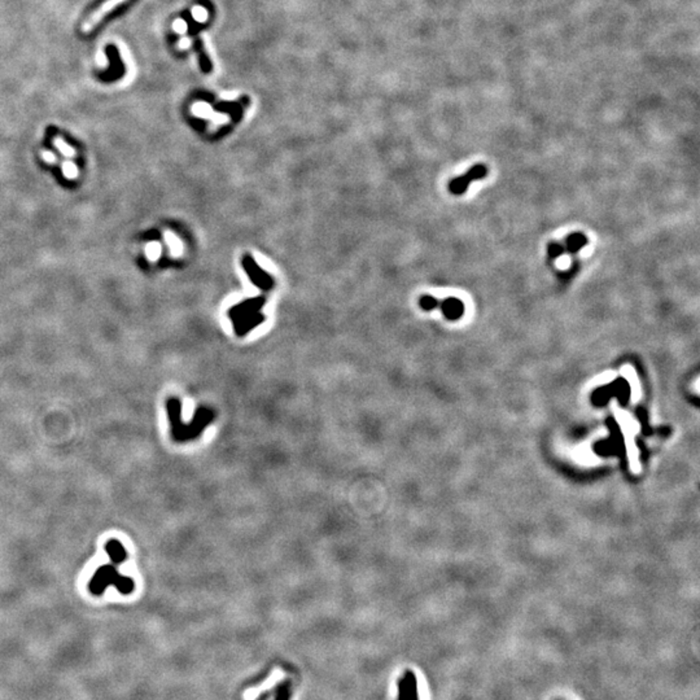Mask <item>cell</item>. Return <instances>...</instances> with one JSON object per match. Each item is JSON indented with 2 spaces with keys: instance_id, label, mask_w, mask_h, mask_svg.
<instances>
[{
  "instance_id": "1",
  "label": "cell",
  "mask_w": 700,
  "mask_h": 700,
  "mask_svg": "<svg viewBox=\"0 0 700 700\" xmlns=\"http://www.w3.org/2000/svg\"><path fill=\"white\" fill-rule=\"evenodd\" d=\"M167 414L170 423V436L176 444H186L198 440L207 425L213 423L217 418L214 409L201 406L195 413L194 419L189 423H185L182 419V402L177 397H170L167 401Z\"/></svg>"
},
{
  "instance_id": "2",
  "label": "cell",
  "mask_w": 700,
  "mask_h": 700,
  "mask_svg": "<svg viewBox=\"0 0 700 700\" xmlns=\"http://www.w3.org/2000/svg\"><path fill=\"white\" fill-rule=\"evenodd\" d=\"M266 304L265 297L248 298L228 310V316L232 322L235 334L240 337L248 335L253 328L264 323L266 316L261 313L262 306Z\"/></svg>"
},
{
  "instance_id": "3",
  "label": "cell",
  "mask_w": 700,
  "mask_h": 700,
  "mask_svg": "<svg viewBox=\"0 0 700 700\" xmlns=\"http://www.w3.org/2000/svg\"><path fill=\"white\" fill-rule=\"evenodd\" d=\"M108 586H114L122 595H130L135 590V582L128 576H123L113 565H101L89 582V592L92 595H103Z\"/></svg>"
},
{
  "instance_id": "4",
  "label": "cell",
  "mask_w": 700,
  "mask_h": 700,
  "mask_svg": "<svg viewBox=\"0 0 700 700\" xmlns=\"http://www.w3.org/2000/svg\"><path fill=\"white\" fill-rule=\"evenodd\" d=\"M241 266L244 271L247 273L248 278L250 282L262 291H271L274 288V279L270 274H267L265 270H262L261 266L253 259V257L246 255L241 257Z\"/></svg>"
},
{
  "instance_id": "5",
  "label": "cell",
  "mask_w": 700,
  "mask_h": 700,
  "mask_svg": "<svg viewBox=\"0 0 700 700\" xmlns=\"http://www.w3.org/2000/svg\"><path fill=\"white\" fill-rule=\"evenodd\" d=\"M488 176V168L483 164H477L470 169L462 177L455 178L449 183V191L453 195H463L468 189L470 183L475 180H480Z\"/></svg>"
},
{
  "instance_id": "6",
  "label": "cell",
  "mask_w": 700,
  "mask_h": 700,
  "mask_svg": "<svg viewBox=\"0 0 700 700\" xmlns=\"http://www.w3.org/2000/svg\"><path fill=\"white\" fill-rule=\"evenodd\" d=\"M126 0H105L100 7L96 8V10H94L89 17L86 19V21L83 22L82 25V31L85 34H89L92 31V29L95 26H98L101 20L110 13L112 10H114V8H117L119 6H121L122 3H125Z\"/></svg>"
},
{
  "instance_id": "7",
  "label": "cell",
  "mask_w": 700,
  "mask_h": 700,
  "mask_svg": "<svg viewBox=\"0 0 700 700\" xmlns=\"http://www.w3.org/2000/svg\"><path fill=\"white\" fill-rule=\"evenodd\" d=\"M398 700H419L418 682L411 671L404 672L402 678L398 682Z\"/></svg>"
},
{
  "instance_id": "8",
  "label": "cell",
  "mask_w": 700,
  "mask_h": 700,
  "mask_svg": "<svg viewBox=\"0 0 700 700\" xmlns=\"http://www.w3.org/2000/svg\"><path fill=\"white\" fill-rule=\"evenodd\" d=\"M437 307L441 310L445 318L452 322L461 319L464 314V304L456 297H447L443 301L438 300Z\"/></svg>"
},
{
  "instance_id": "9",
  "label": "cell",
  "mask_w": 700,
  "mask_h": 700,
  "mask_svg": "<svg viewBox=\"0 0 700 700\" xmlns=\"http://www.w3.org/2000/svg\"><path fill=\"white\" fill-rule=\"evenodd\" d=\"M105 552L108 554L109 559L114 564H122L128 559V552L125 546L116 538H112L105 543Z\"/></svg>"
},
{
  "instance_id": "10",
  "label": "cell",
  "mask_w": 700,
  "mask_h": 700,
  "mask_svg": "<svg viewBox=\"0 0 700 700\" xmlns=\"http://www.w3.org/2000/svg\"><path fill=\"white\" fill-rule=\"evenodd\" d=\"M586 244H588V237H585L581 232H574V234H571V235L565 237L563 246L565 248V252L577 253Z\"/></svg>"
},
{
  "instance_id": "11",
  "label": "cell",
  "mask_w": 700,
  "mask_h": 700,
  "mask_svg": "<svg viewBox=\"0 0 700 700\" xmlns=\"http://www.w3.org/2000/svg\"><path fill=\"white\" fill-rule=\"evenodd\" d=\"M437 305H438V300L434 296H425L420 297L419 298V306L425 310V311H429V310H434V309H437Z\"/></svg>"
},
{
  "instance_id": "12",
  "label": "cell",
  "mask_w": 700,
  "mask_h": 700,
  "mask_svg": "<svg viewBox=\"0 0 700 700\" xmlns=\"http://www.w3.org/2000/svg\"><path fill=\"white\" fill-rule=\"evenodd\" d=\"M53 144H55V147L59 149L60 152H61L64 156H67V157H74V155H76L74 149L70 148L69 146H68V144H67L62 139H53Z\"/></svg>"
},
{
  "instance_id": "13",
  "label": "cell",
  "mask_w": 700,
  "mask_h": 700,
  "mask_svg": "<svg viewBox=\"0 0 700 700\" xmlns=\"http://www.w3.org/2000/svg\"><path fill=\"white\" fill-rule=\"evenodd\" d=\"M119 47L121 49V56H122V60L128 68V73H134V61L131 59V55L128 52L126 46L123 43H119Z\"/></svg>"
},
{
  "instance_id": "14",
  "label": "cell",
  "mask_w": 700,
  "mask_h": 700,
  "mask_svg": "<svg viewBox=\"0 0 700 700\" xmlns=\"http://www.w3.org/2000/svg\"><path fill=\"white\" fill-rule=\"evenodd\" d=\"M547 250H549V256L552 258H558L565 253V248L561 243H552Z\"/></svg>"
},
{
  "instance_id": "15",
  "label": "cell",
  "mask_w": 700,
  "mask_h": 700,
  "mask_svg": "<svg viewBox=\"0 0 700 700\" xmlns=\"http://www.w3.org/2000/svg\"><path fill=\"white\" fill-rule=\"evenodd\" d=\"M192 16L198 22H205L207 20V10L204 7L196 6L192 8Z\"/></svg>"
},
{
  "instance_id": "16",
  "label": "cell",
  "mask_w": 700,
  "mask_h": 700,
  "mask_svg": "<svg viewBox=\"0 0 700 700\" xmlns=\"http://www.w3.org/2000/svg\"><path fill=\"white\" fill-rule=\"evenodd\" d=\"M62 171H64L65 177L69 178V179H74L78 176V169L73 162H65L62 167Z\"/></svg>"
},
{
  "instance_id": "17",
  "label": "cell",
  "mask_w": 700,
  "mask_h": 700,
  "mask_svg": "<svg viewBox=\"0 0 700 700\" xmlns=\"http://www.w3.org/2000/svg\"><path fill=\"white\" fill-rule=\"evenodd\" d=\"M173 29L176 30L178 34H185L187 31V24L183 20H177L173 24Z\"/></svg>"
},
{
  "instance_id": "18",
  "label": "cell",
  "mask_w": 700,
  "mask_h": 700,
  "mask_svg": "<svg viewBox=\"0 0 700 700\" xmlns=\"http://www.w3.org/2000/svg\"><path fill=\"white\" fill-rule=\"evenodd\" d=\"M96 61H98V65L101 67V68L108 67V59H107V55H105L103 51H99L98 58H96Z\"/></svg>"
},
{
  "instance_id": "19",
  "label": "cell",
  "mask_w": 700,
  "mask_h": 700,
  "mask_svg": "<svg viewBox=\"0 0 700 700\" xmlns=\"http://www.w3.org/2000/svg\"><path fill=\"white\" fill-rule=\"evenodd\" d=\"M158 253H160V250H158V246L157 244H156V243H153V244H151V246H148V249H147V255H148V257L149 258H151V259H155V258H156V257L158 256Z\"/></svg>"
},
{
  "instance_id": "20",
  "label": "cell",
  "mask_w": 700,
  "mask_h": 700,
  "mask_svg": "<svg viewBox=\"0 0 700 700\" xmlns=\"http://www.w3.org/2000/svg\"><path fill=\"white\" fill-rule=\"evenodd\" d=\"M42 156H43V158H44L46 161H49V162H56V157H55V155H53V153H51V152H42Z\"/></svg>"
},
{
  "instance_id": "21",
  "label": "cell",
  "mask_w": 700,
  "mask_h": 700,
  "mask_svg": "<svg viewBox=\"0 0 700 700\" xmlns=\"http://www.w3.org/2000/svg\"><path fill=\"white\" fill-rule=\"evenodd\" d=\"M178 46H179V49L186 50V49H188V47L191 46V40H188V38H185V40H182L179 42V44H178Z\"/></svg>"
}]
</instances>
